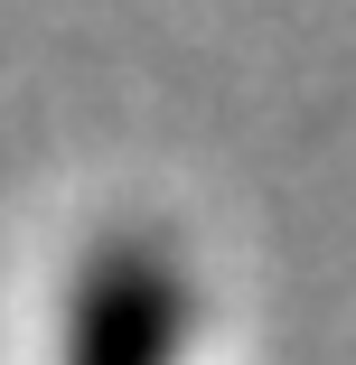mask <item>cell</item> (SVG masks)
<instances>
[{
    "label": "cell",
    "mask_w": 356,
    "mask_h": 365,
    "mask_svg": "<svg viewBox=\"0 0 356 365\" xmlns=\"http://www.w3.org/2000/svg\"><path fill=\"white\" fill-rule=\"evenodd\" d=\"M178 337H188L178 262L160 244H141V235L94 244L76 290H66L56 365H178Z\"/></svg>",
    "instance_id": "obj_1"
}]
</instances>
